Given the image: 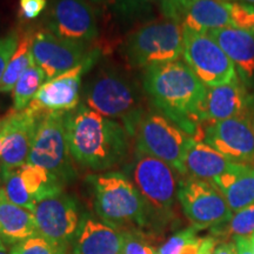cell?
<instances>
[{
    "label": "cell",
    "instance_id": "1",
    "mask_svg": "<svg viewBox=\"0 0 254 254\" xmlns=\"http://www.w3.org/2000/svg\"><path fill=\"white\" fill-rule=\"evenodd\" d=\"M142 85L159 112L195 140L202 141L199 111L207 87L185 62L176 60L145 68Z\"/></svg>",
    "mask_w": 254,
    "mask_h": 254
},
{
    "label": "cell",
    "instance_id": "2",
    "mask_svg": "<svg viewBox=\"0 0 254 254\" xmlns=\"http://www.w3.org/2000/svg\"><path fill=\"white\" fill-rule=\"evenodd\" d=\"M66 132L73 159L93 171L116 166L128 151L131 134L125 127L85 105L67 112Z\"/></svg>",
    "mask_w": 254,
    "mask_h": 254
},
{
    "label": "cell",
    "instance_id": "3",
    "mask_svg": "<svg viewBox=\"0 0 254 254\" xmlns=\"http://www.w3.org/2000/svg\"><path fill=\"white\" fill-rule=\"evenodd\" d=\"M85 106L122 124L131 136L145 112L139 88L124 73L113 68L97 72L84 87Z\"/></svg>",
    "mask_w": 254,
    "mask_h": 254
},
{
    "label": "cell",
    "instance_id": "4",
    "mask_svg": "<svg viewBox=\"0 0 254 254\" xmlns=\"http://www.w3.org/2000/svg\"><path fill=\"white\" fill-rule=\"evenodd\" d=\"M94 193V208L107 225L122 227L145 226L147 212L138 190L129 178L120 172H107L90 177Z\"/></svg>",
    "mask_w": 254,
    "mask_h": 254
},
{
    "label": "cell",
    "instance_id": "5",
    "mask_svg": "<svg viewBox=\"0 0 254 254\" xmlns=\"http://www.w3.org/2000/svg\"><path fill=\"white\" fill-rule=\"evenodd\" d=\"M122 51L127 63L134 67L147 68L179 60L184 51L182 24L165 17L150 21L129 34Z\"/></svg>",
    "mask_w": 254,
    "mask_h": 254
},
{
    "label": "cell",
    "instance_id": "6",
    "mask_svg": "<svg viewBox=\"0 0 254 254\" xmlns=\"http://www.w3.org/2000/svg\"><path fill=\"white\" fill-rule=\"evenodd\" d=\"M177 171L165 161L135 152L131 166L132 182L141 195L148 215L167 220L178 198Z\"/></svg>",
    "mask_w": 254,
    "mask_h": 254
},
{
    "label": "cell",
    "instance_id": "7",
    "mask_svg": "<svg viewBox=\"0 0 254 254\" xmlns=\"http://www.w3.org/2000/svg\"><path fill=\"white\" fill-rule=\"evenodd\" d=\"M66 116L67 112H55L41 117L27 159V164L44 168L62 184L75 178L66 132Z\"/></svg>",
    "mask_w": 254,
    "mask_h": 254
},
{
    "label": "cell",
    "instance_id": "8",
    "mask_svg": "<svg viewBox=\"0 0 254 254\" xmlns=\"http://www.w3.org/2000/svg\"><path fill=\"white\" fill-rule=\"evenodd\" d=\"M136 152L151 155L186 176L184 160L193 140L186 131L160 112L145 113L135 132Z\"/></svg>",
    "mask_w": 254,
    "mask_h": 254
},
{
    "label": "cell",
    "instance_id": "9",
    "mask_svg": "<svg viewBox=\"0 0 254 254\" xmlns=\"http://www.w3.org/2000/svg\"><path fill=\"white\" fill-rule=\"evenodd\" d=\"M183 58L206 87H215L239 79L234 64L213 38L183 28Z\"/></svg>",
    "mask_w": 254,
    "mask_h": 254
},
{
    "label": "cell",
    "instance_id": "10",
    "mask_svg": "<svg viewBox=\"0 0 254 254\" xmlns=\"http://www.w3.org/2000/svg\"><path fill=\"white\" fill-rule=\"evenodd\" d=\"M178 200L195 230L220 226L233 215L224 194L213 182L185 178L179 183Z\"/></svg>",
    "mask_w": 254,
    "mask_h": 254
},
{
    "label": "cell",
    "instance_id": "11",
    "mask_svg": "<svg viewBox=\"0 0 254 254\" xmlns=\"http://www.w3.org/2000/svg\"><path fill=\"white\" fill-rule=\"evenodd\" d=\"M31 51L34 63L44 72L46 80L98 59L99 56L98 51L91 50L88 45L62 39L47 30L36 32Z\"/></svg>",
    "mask_w": 254,
    "mask_h": 254
},
{
    "label": "cell",
    "instance_id": "12",
    "mask_svg": "<svg viewBox=\"0 0 254 254\" xmlns=\"http://www.w3.org/2000/svg\"><path fill=\"white\" fill-rule=\"evenodd\" d=\"M33 214L39 236L63 246L74 240L81 221L77 201L63 190L40 199Z\"/></svg>",
    "mask_w": 254,
    "mask_h": 254
},
{
    "label": "cell",
    "instance_id": "13",
    "mask_svg": "<svg viewBox=\"0 0 254 254\" xmlns=\"http://www.w3.org/2000/svg\"><path fill=\"white\" fill-rule=\"evenodd\" d=\"M202 140L232 163L254 166V129L249 109L234 118L207 124Z\"/></svg>",
    "mask_w": 254,
    "mask_h": 254
},
{
    "label": "cell",
    "instance_id": "14",
    "mask_svg": "<svg viewBox=\"0 0 254 254\" xmlns=\"http://www.w3.org/2000/svg\"><path fill=\"white\" fill-rule=\"evenodd\" d=\"M46 30L62 39L88 45L98 37V24L87 0H52Z\"/></svg>",
    "mask_w": 254,
    "mask_h": 254
},
{
    "label": "cell",
    "instance_id": "15",
    "mask_svg": "<svg viewBox=\"0 0 254 254\" xmlns=\"http://www.w3.org/2000/svg\"><path fill=\"white\" fill-rule=\"evenodd\" d=\"M63 184L44 168L25 164L4 171L2 190L7 199L33 213L37 202L44 196L62 190Z\"/></svg>",
    "mask_w": 254,
    "mask_h": 254
},
{
    "label": "cell",
    "instance_id": "16",
    "mask_svg": "<svg viewBox=\"0 0 254 254\" xmlns=\"http://www.w3.org/2000/svg\"><path fill=\"white\" fill-rule=\"evenodd\" d=\"M95 62L97 59H93L59 77L46 80L27 109L40 116L55 112L66 113L77 109L80 100L82 75L90 71Z\"/></svg>",
    "mask_w": 254,
    "mask_h": 254
},
{
    "label": "cell",
    "instance_id": "17",
    "mask_svg": "<svg viewBox=\"0 0 254 254\" xmlns=\"http://www.w3.org/2000/svg\"><path fill=\"white\" fill-rule=\"evenodd\" d=\"M41 117L43 116L33 113L28 109L20 112L11 111L5 117L6 136L0 152L2 170L11 171L27 164Z\"/></svg>",
    "mask_w": 254,
    "mask_h": 254
},
{
    "label": "cell",
    "instance_id": "18",
    "mask_svg": "<svg viewBox=\"0 0 254 254\" xmlns=\"http://www.w3.org/2000/svg\"><path fill=\"white\" fill-rule=\"evenodd\" d=\"M250 97L241 79L221 86L207 87L199 111L200 124L221 122L245 113Z\"/></svg>",
    "mask_w": 254,
    "mask_h": 254
},
{
    "label": "cell",
    "instance_id": "19",
    "mask_svg": "<svg viewBox=\"0 0 254 254\" xmlns=\"http://www.w3.org/2000/svg\"><path fill=\"white\" fill-rule=\"evenodd\" d=\"M124 233L106 222L84 217L74 240V254H122Z\"/></svg>",
    "mask_w": 254,
    "mask_h": 254
},
{
    "label": "cell",
    "instance_id": "20",
    "mask_svg": "<svg viewBox=\"0 0 254 254\" xmlns=\"http://www.w3.org/2000/svg\"><path fill=\"white\" fill-rule=\"evenodd\" d=\"M177 20L183 28L200 33L232 26L227 2L222 0H186L179 9Z\"/></svg>",
    "mask_w": 254,
    "mask_h": 254
},
{
    "label": "cell",
    "instance_id": "21",
    "mask_svg": "<svg viewBox=\"0 0 254 254\" xmlns=\"http://www.w3.org/2000/svg\"><path fill=\"white\" fill-rule=\"evenodd\" d=\"M234 64L241 78L254 77V37L250 32L236 26H225L207 32Z\"/></svg>",
    "mask_w": 254,
    "mask_h": 254
},
{
    "label": "cell",
    "instance_id": "22",
    "mask_svg": "<svg viewBox=\"0 0 254 254\" xmlns=\"http://www.w3.org/2000/svg\"><path fill=\"white\" fill-rule=\"evenodd\" d=\"M232 212L254 205V166L233 163L232 167L213 180Z\"/></svg>",
    "mask_w": 254,
    "mask_h": 254
},
{
    "label": "cell",
    "instance_id": "23",
    "mask_svg": "<svg viewBox=\"0 0 254 254\" xmlns=\"http://www.w3.org/2000/svg\"><path fill=\"white\" fill-rule=\"evenodd\" d=\"M233 163L205 141L193 139L187 148L184 160L186 176L195 179L213 182L226 173Z\"/></svg>",
    "mask_w": 254,
    "mask_h": 254
},
{
    "label": "cell",
    "instance_id": "24",
    "mask_svg": "<svg viewBox=\"0 0 254 254\" xmlns=\"http://www.w3.org/2000/svg\"><path fill=\"white\" fill-rule=\"evenodd\" d=\"M39 236L34 214L28 209L13 204L0 190V238L12 246Z\"/></svg>",
    "mask_w": 254,
    "mask_h": 254
},
{
    "label": "cell",
    "instance_id": "25",
    "mask_svg": "<svg viewBox=\"0 0 254 254\" xmlns=\"http://www.w3.org/2000/svg\"><path fill=\"white\" fill-rule=\"evenodd\" d=\"M34 34H36V32L31 30L25 31L23 34H20L17 50H15L12 58L9 59L4 77L0 82V93H8V92L13 91L19 78L34 62L31 51Z\"/></svg>",
    "mask_w": 254,
    "mask_h": 254
},
{
    "label": "cell",
    "instance_id": "26",
    "mask_svg": "<svg viewBox=\"0 0 254 254\" xmlns=\"http://www.w3.org/2000/svg\"><path fill=\"white\" fill-rule=\"evenodd\" d=\"M46 81V77L36 63L25 71L13 88V107L12 111L20 112L26 110L34 99L39 88Z\"/></svg>",
    "mask_w": 254,
    "mask_h": 254
},
{
    "label": "cell",
    "instance_id": "27",
    "mask_svg": "<svg viewBox=\"0 0 254 254\" xmlns=\"http://www.w3.org/2000/svg\"><path fill=\"white\" fill-rule=\"evenodd\" d=\"M220 230L215 231V234L222 237H251L254 233V205L245 207L236 212L225 225L222 224Z\"/></svg>",
    "mask_w": 254,
    "mask_h": 254
},
{
    "label": "cell",
    "instance_id": "28",
    "mask_svg": "<svg viewBox=\"0 0 254 254\" xmlns=\"http://www.w3.org/2000/svg\"><path fill=\"white\" fill-rule=\"evenodd\" d=\"M9 254H67V250L66 246L36 236L15 244L9 250Z\"/></svg>",
    "mask_w": 254,
    "mask_h": 254
},
{
    "label": "cell",
    "instance_id": "29",
    "mask_svg": "<svg viewBox=\"0 0 254 254\" xmlns=\"http://www.w3.org/2000/svg\"><path fill=\"white\" fill-rule=\"evenodd\" d=\"M232 26L250 32L254 37V5L239 1H226Z\"/></svg>",
    "mask_w": 254,
    "mask_h": 254
},
{
    "label": "cell",
    "instance_id": "30",
    "mask_svg": "<svg viewBox=\"0 0 254 254\" xmlns=\"http://www.w3.org/2000/svg\"><path fill=\"white\" fill-rule=\"evenodd\" d=\"M98 1L109 2L119 15L131 19L140 15L150 7V5L158 1L161 2V0H98Z\"/></svg>",
    "mask_w": 254,
    "mask_h": 254
},
{
    "label": "cell",
    "instance_id": "31",
    "mask_svg": "<svg viewBox=\"0 0 254 254\" xmlns=\"http://www.w3.org/2000/svg\"><path fill=\"white\" fill-rule=\"evenodd\" d=\"M124 233L122 254H158V251L142 233L127 231Z\"/></svg>",
    "mask_w": 254,
    "mask_h": 254
},
{
    "label": "cell",
    "instance_id": "32",
    "mask_svg": "<svg viewBox=\"0 0 254 254\" xmlns=\"http://www.w3.org/2000/svg\"><path fill=\"white\" fill-rule=\"evenodd\" d=\"M19 39H20V34L18 31H11L6 36L0 38V82L4 77L9 59L17 50Z\"/></svg>",
    "mask_w": 254,
    "mask_h": 254
},
{
    "label": "cell",
    "instance_id": "33",
    "mask_svg": "<svg viewBox=\"0 0 254 254\" xmlns=\"http://www.w3.org/2000/svg\"><path fill=\"white\" fill-rule=\"evenodd\" d=\"M195 228H186L174 234L158 250V254H180L184 246L195 238Z\"/></svg>",
    "mask_w": 254,
    "mask_h": 254
},
{
    "label": "cell",
    "instance_id": "34",
    "mask_svg": "<svg viewBox=\"0 0 254 254\" xmlns=\"http://www.w3.org/2000/svg\"><path fill=\"white\" fill-rule=\"evenodd\" d=\"M47 6V0H20V15L25 20L36 19L45 11Z\"/></svg>",
    "mask_w": 254,
    "mask_h": 254
},
{
    "label": "cell",
    "instance_id": "35",
    "mask_svg": "<svg viewBox=\"0 0 254 254\" xmlns=\"http://www.w3.org/2000/svg\"><path fill=\"white\" fill-rule=\"evenodd\" d=\"M186 0H161L160 7L165 18H170L177 20L178 13ZM178 21V20H177Z\"/></svg>",
    "mask_w": 254,
    "mask_h": 254
},
{
    "label": "cell",
    "instance_id": "36",
    "mask_svg": "<svg viewBox=\"0 0 254 254\" xmlns=\"http://www.w3.org/2000/svg\"><path fill=\"white\" fill-rule=\"evenodd\" d=\"M215 247H217V240L213 237L201 238L200 244V254H213Z\"/></svg>",
    "mask_w": 254,
    "mask_h": 254
},
{
    "label": "cell",
    "instance_id": "37",
    "mask_svg": "<svg viewBox=\"0 0 254 254\" xmlns=\"http://www.w3.org/2000/svg\"><path fill=\"white\" fill-rule=\"evenodd\" d=\"M213 254H238L236 241H226L221 243L215 247Z\"/></svg>",
    "mask_w": 254,
    "mask_h": 254
},
{
    "label": "cell",
    "instance_id": "38",
    "mask_svg": "<svg viewBox=\"0 0 254 254\" xmlns=\"http://www.w3.org/2000/svg\"><path fill=\"white\" fill-rule=\"evenodd\" d=\"M234 241H236L238 254H254L252 249H251L249 238L236 237Z\"/></svg>",
    "mask_w": 254,
    "mask_h": 254
},
{
    "label": "cell",
    "instance_id": "39",
    "mask_svg": "<svg viewBox=\"0 0 254 254\" xmlns=\"http://www.w3.org/2000/svg\"><path fill=\"white\" fill-rule=\"evenodd\" d=\"M200 244H201V238H193L184 246L180 254H200Z\"/></svg>",
    "mask_w": 254,
    "mask_h": 254
},
{
    "label": "cell",
    "instance_id": "40",
    "mask_svg": "<svg viewBox=\"0 0 254 254\" xmlns=\"http://www.w3.org/2000/svg\"><path fill=\"white\" fill-rule=\"evenodd\" d=\"M249 114L251 122H252L253 129H254V94H251L250 101H249Z\"/></svg>",
    "mask_w": 254,
    "mask_h": 254
},
{
    "label": "cell",
    "instance_id": "41",
    "mask_svg": "<svg viewBox=\"0 0 254 254\" xmlns=\"http://www.w3.org/2000/svg\"><path fill=\"white\" fill-rule=\"evenodd\" d=\"M6 123V122H5ZM6 136V127L4 126V128L0 131V152H1V148H2V142H4V139Z\"/></svg>",
    "mask_w": 254,
    "mask_h": 254
},
{
    "label": "cell",
    "instance_id": "42",
    "mask_svg": "<svg viewBox=\"0 0 254 254\" xmlns=\"http://www.w3.org/2000/svg\"><path fill=\"white\" fill-rule=\"evenodd\" d=\"M2 179H4V170H2L1 164H0V190H2Z\"/></svg>",
    "mask_w": 254,
    "mask_h": 254
},
{
    "label": "cell",
    "instance_id": "43",
    "mask_svg": "<svg viewBox=\"0 0 254 254\" xmlns=\"http://www.w3.org/2000/svg\"><path fill=\"white\" fill-rule=\"evenodd\" d=\"M222 1H239V2H246V4L254 5V0H222Z\"/></svg>",
    "mask_w": 254,
    "mask_h": 254
},
{
    "label": "cell",
    "instance_id": "44",
    "mask_svg": "<svg viewBox=\"0 0 254 254\" xmlns=\"http://www.w3.org/2000/svg\"><path fill=\"white\" fill-rule=\"evenodd\" d=\"M249 240H250V245H251V249H252L253 253H254V233L252 234V236H251V237L249 238Z\"/></svg>",
    "mask_w": 254,
    "mask_h": 254
},
{
    "label": "cell",
    "instance_id": "45",
    "mask_svg": "<svg viewBox=\"0 0 254 254\" xmlns=\"http://www.w3.org/2000/svg\"><path fill=\"white\" fill-rule=\"evenodd\" d=\"M5 122H6L5 117H4V118H0V131H1V129L4 128V126H5Z\"/></svg>",
    "mask_w": 254,
    "mask_h": 254
},
{
    "label": "cell",
    "instance_id": "46",
    "mask_svg": "<svg viewBox=\"0 0 254 254\" xmlns=\"http://www.w3.org/2000/svg\"><path fill=\"white\" fill-rule=\"evenodd\" d=\"M0 251H6V246H5L4 241L1 240V238H0Z\"/></svg>",
    "mask_w": 254,
    "mask_h": 254
},
{
    "label": "cell",
    "instance_id": "47",
    "mask_svg": "<svg viewBox=\"0 0 254 254\" xmlns=\"http://www.w3.org/2000/svg\"><path fill=\"white\" fill-rule=\"evenodd\" d=\"M0 254H9V253L6 252V251H0Z\"/></svg>",
    "mask_w": 254,
    "mask_h": 254
}]
</instances>
